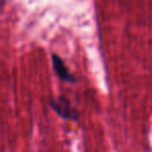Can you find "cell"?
I'll list each match as a JSON object with an SVG mask.
<instances>
[{
	"label": "cell",
	"instance_id": "6da1fadb",
	"mask_svg": "<svg viewBox=\"0 0 152 152\" xmlns=\"http://www.w3.org/2000/svg\"><path fill=\"white\" fill-rule=\"evenodd\" d=\"M49 105L61 118L71 121H77L79 119L78 110L72 106L71 102L65 96H59L54 99H50Z\"/></svg>",
	"mask_w": 152,
	"mask_h": 152
},
{
	"label": "cell",
	"instance_id": "7a4b0ae2",
	"mask_svg": "<svg viewBox=\"0 0 152 152\" xmlns=\"http://www.w3.org/2000/svg\"><path fill=\"white\" fill-rule=\"evenodd\" d=\"M51 58H52L53 69H54V72L57 75V77L59 79H61L63 81L75 83H76L75 76L69 71V69L67 68V66H66L65 61H63V58L59 55L55 54V53L51 54Z\"/></svg>",
	"mask_w": 152,
	"mask_h": 152
},
{
	"label": "cell",
	"instance_id": "3957f363",
	"mask_svg": "<svg viewBox=\"0 0 152 152\" xmlns=\"http://www.w3.org/2000/svg\"><path fill=\"white\" fill-rule=\"evenodd\" d=\"M7 4V2L5 1H0V14L2 13V11H3V7Z\"/></svg>",
	"mask_w": 152,
	"mask_h": 152
}]
</instances>
